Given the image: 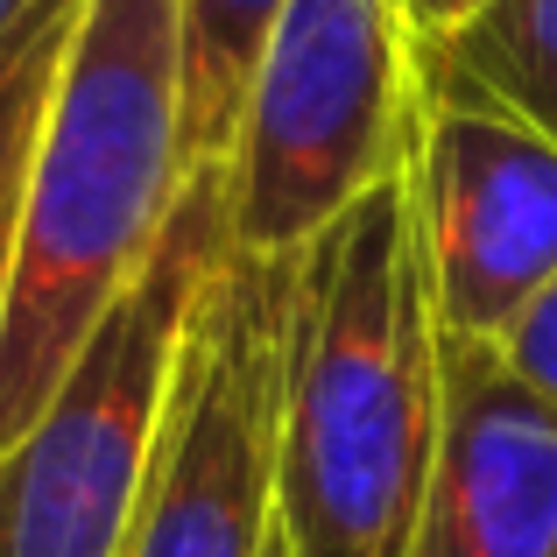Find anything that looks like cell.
Returning <instances> with one entry per match:
<instances>
[{"label": "cell", "mask_w": 557, "mask_h": 557, "mask_svg": "<svg viewBox=\"0 0 557 557\" xmlns=\"http://www.w3.org/2000/svg\"><path fill=\"white\" fill-rule=\"evenodd\" d=\"M78 14H85V0H28V8L14 14V28L0 36V311H8L14 247H22L28 163H36L50 85H57V71H64Z\"/></svg>", "instance_id": "obj_10"}, {"label": "cell", "mask_w": 557, "mask_h": 557, "mask_svg": "<svg viewBox=\"0 0 557 557\" xmlns=\"http://www.w3.org/2000/svg\"><path fill=\"white\" fill-rule=\"evenodd\" d=\"M184 184V0H85L36 135L0 311V451L135 289Z\"/></svg>", "instance_id": "obj_2"}, {"label": "cell", "mask_w": 557, "mask_h": 557, "mask_svg": "<svg viewBox=\"0 0 557 557\" xmlns=\"http://www.w3.org/2000/svg\"><path fill=\"white\" fill-rule=\"evenodd\" d=\"M409 198L445 339H502L557 275V141L508 113L423 99L409 113Z\"/></svg>", "instance_id": "obj_6"}, {"label": "cell", "mask_w": 557, "mask_h": 557, "mask_svg": "<svg viewBox=\"0 0 557 557\" xmlns=\"http://www.w3.org/2000/svg\"><path fill=\"white\" fill-rule=\"evenodd\" d=\"M409 0H283L233 141V247L297 255L409 149Z\"/></svg>", "instance_id": "obj_4"}, {"label": "cell", "mask_w": 557, "mask_h": 557, "mask_svg": "<svg viewBox=\"0 0 557 557\" xmlns=\"http://www.w3.org/2000/svg\"><path fill=\"white\" fill-rule=\"evenodd\" d=\"M289 255L226 247L184 325L163 437L121 557H275Z\"/></svg>", "instance_id": "obj_5"}, {"label": "cell", "mask_w": 557, "mask_h": 557, "mask_svg": "<svg viewBox=\"0 0 557 557\" xmlns=\"http://www.w3.org/2000/svg\"><path fill=\"white\" fill-rule=\"evenodd\" d=\"M275 557H289V550H275Z\"/></svg>", "instance_id": "obj_14"}, {"label": "cell", "mask_w": 557, "mask_h": 557, "mask_svg": "<svg viewBox=\"0 0 557 557\" xmlns=\"http://www.w3.org/2000/svg\"><path fill=\"white\" fill-rule=\"evenodd\" d=\"M233 247L226 163L190 170L149 269L99 318L42 417L0 451V557H121L163 437L184 325Z\"/></svg>", "instance_id": "obj_3"}, {"label": "cell", "mask_w": 557, "mask_h": 557, "mask_svg": "<svg viewBox=\"0 0 557 557\" xmlns=\"http://www.w3.org/2000/svg\"><path fill=\"white\" fill-rule=\"evenodd\" d=\"M487 0H409V36L417 42H431V36H445V28H459L466 14H480Z\"/></svg>", "instance_id": "obj_12"}, {"label": "cell", "mask_w": 557, "mask_h": 557, "mask_svg": "<svg viewBox=\"0 0 557 557\" xmlns=\"http://www.w3.org/2000/svg\"><path fill=\"white\" fill-rule=\"evenodd\" d=\"M403 557H557V409L487 339H445V417Z\"/></svg>", "instance_id": "obj_7"}, {"label": "cell", "mask_w": 557, "mask_h": 557, "mask_svg": "<svg viewBox=\"0 0 557 557\" xmlns=\"http://www.w3.org/2000/svg\"><path fill=\"white\" fill-rule=\"evenodd\" d=\"M494 354L508 360V374H516L522 388H536L557 409V275L522 304V318L494 339Z\"/></svg>", "instance_id": "obj_11"}, {"label": "cell", "mask_w": 557, "mask_h": 557, "mask_svg": "<svg viewBox=\"0 0 557 557\" xmlns=\"http://www.w3.org/2000/svg\"><path fill=\"white\" fill-rule=\"evenodd\" d=\"M445 417L409 149L289 255L275 530L289 557H403Z\"/></svg>", "instance_id": "obj_1"}, {"label": "cell", "mask_w": 557, "mask_h": 557, "mask_svg": "<svg viewBox=\"0 0 557 557\" xmlns=\"http://www.w3.org/2000/svg\"><path fill=\"white\" fill-rule=\"evenodd\" d=\"M283 0H184V156L190 170L233 163L269 28Z\"/></svg>", "instance_id": "obj_9"}, {"label": "cell", "mask_w": 557, "mask_h": 557, "mask_svg": "<svg viewBox=\"0 0 557 557\" xmlns=\"http://www.w3.org/2000/svg\"><path fill=\"white\" fill-rule=\"evenodd\" d=\"M417 92L508 113L557 141V0H487L459 28L417 42Z\"/></svg>", "instance_id": "obj_8"}, {"label": "cell", "mask_w": 557, "mask_h": 557, "mask_svg": "<svg viewBox=\"0 0 557 557\" xmlns=\"http://www.w3.org/2000/svg\"><path fill=\"white\" fill-rule=\"evenodd\" d=\"M22 8H28V0H0V36L14 28V14H22Z\"/></svg>", "instance_id": "obj_13"}]
</instances>
